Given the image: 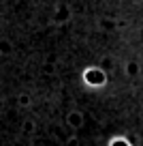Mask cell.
Masks as SVG:
<instances>
[{
  "label": "cell",
  "instance_id": "cell-1",
  "mask_svg": "<svg viewBox=\"0 0 143 146\" xmlns=\"http://www.w3.org/2000/svg\"><path fill=\"white\" fill-rule=\"evenodd\" d=\"M83 80H85V84H88V86H103V84L107 82V75H105L100 69L90 67V69H85Z\"/></svg>",
  "mask_w": 143,
  "mask_h": 146
},
{
  "label": "cell",
  "instance_id": "cell-4",
  "mask_svg": "<svg viewBox=\"0 0 143 146\" xmlns=\"http://www.w3.org/2000/svg\"><path fill=\"white\" fill-rule=\"evenodd\" d=\"M13 52V45H11V41H0V54H11Z\"/></svg>",
  "mask_w": 143,
  "mask_h": 146
},
{
  "label": "cell",
  "instance_id": "cell-3",
  "mask_svg": "<svg viewBox=\"0 0 143 146\" xmlns=\"http://www.w3.org/2000/svg\"><path fill=\"white\" fill-rule=\"evenodd\" d=\"M126 75H130V78H134V75H139V64L137 62H126Z\"/></svg>",
  "mask_w": 143,
  "mask_h": 146
},
{
  "label": "cell",
  "instance_id": "cell-6",
  "mask_svg": "<svg viewBox=\"0 0 143 146\" xmlns=\"http://www.w3.org/2000/svg\"><path fill=\"white\" fill-rule=\"evenodd\" d=\"M111 146H128V142H124V140H113Z\"/></svg>",
  "mask_w": 143,
  "mask_h": 146
},
{
  "label": "cell",
  "instance_id": "cell-2",
  "mask_svg": "<svg viewBox=\"0 0 143 146\" xmlns=\"http://www.w3.org/2000/svg\"><path fill=\"white\" fill-rule=\"evenodd\" d=\"M66 120H68V125H71L73 129H81V125H83V114L77 112V110H73V112H68Z\"/></svg>",
  "mask_w": 143,
  "mask_h": 146
},
{
  "label": "cell",
  "instance_id": "cell-5",
  "mask_svg": "<svg viewBox=\"0 0 143 146\" xmlns=\"http://www.w3.org/2000/svg\"><path fill=\"white\" fill-rule=\"evenodd\" d=\"M19 105H30V97L22 95V97H19Z\"/></svg>",
  "mask_w": 143,
  "mask_h": 146
}]
</instances>
